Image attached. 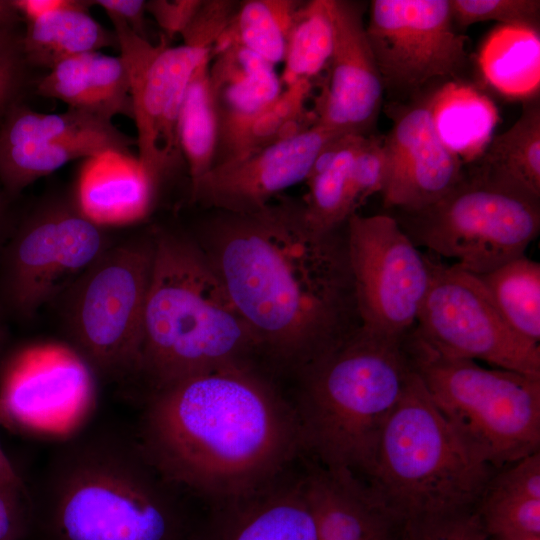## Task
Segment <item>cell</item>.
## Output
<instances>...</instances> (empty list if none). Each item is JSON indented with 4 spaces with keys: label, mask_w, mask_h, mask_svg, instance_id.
I'll return each mask as SVG.
<instances>
[{
    "label": "cell",
    "mask_w": 540,
    "mask_h": 540,
    "mask_svg": "<svg viewBox=\"0 0 540 540\" xmlns=\"http://www.w3.org/2000/svg\"><path fill=\"white\" fill-rule=\"evenodd\" d=\"M397 540H490L475 511L410 520Z\"/></svg>",
    "instance_id": "cell-37"
},
{
    "label": "cell",
    "mask_w": 540,
    "mask_h": 540,
    "mask_svg": "<svg viewBox=\"0 0 540 540\" xmlns=\"http://www.w3.org/2000/svg\"><path fill=\"white\" fill-rule=\"evenodd\" d=\"M210 60L211 54L192 74L178 120L179 145L191 183L213 167L218 143V115L209 79Z\"/></svg>",
    "instance_id": "cell-33"
},
{
    "label": "cell",
    "mask_w": 540,
    "mask_h": 540,
    "mask_svg": "<svg viewBox=\"0 0 540 540\" xmlns=\"http://www.w3.org/2000/svg\"><path fill=\"white\" fill-rule=\"evenodd\" d=\"M0 424L6 426L4 416L0 409ZM0 481H23L0 444Z\"/></svg>",
    "instance_id": "cell-45"
},
{
    "label": "cell",
    "mask_w": 540,
    "mask_h": 540,
    "mask_svg": "<svg viewBox=\"0 0 540 540\" xmlns=\"http://www.w3.org/2000/svg\"><path fill=\"white\" fill-rule=\"evenodd\" d=\"M261 356L296 374L362 324L346 224L311 227L301 207L268 204L217 219L197 242Z\"/></svg>",
    "instance_id": "cell-1"
},
{
    "label": "cell",
    "mask_w": 540,
    "mask_h": 540,
    "mask_svg": "<svg viewBox=\"0 0 540 540\" xmlns=\"http://www.w3.org/2000/svg\"><path fill=\"white\" fill-rule=\"evenodd\" d=\"M75 0H11L19 16L26 23L71 6Z\"/></svg>",
    "instance_id": "cell-44"
},
{
    "label": "cell",
    "mask_w": 540,
    "mask_h": 540,
    "mask_svg": "<svg viewBox=\"0 0 540 540\" xmlns=\"http://www.w3.org/2000/svg\"><path fill=\"white\" fill-rule=\"evenodd\" d=\"M110 245L105 227L88 218L74 196L43 201L7 248L3 287L8 303L22 317H32Z\"/></svg>",
    "instance_id": "cell-10"
},
{
    "label": "cell",
    "mask_w": 540,
    "mask_h": 540,
    "mask_svg": "<svg viewBox=\"0 0 540 540\" xmlns=\"http://www.w3.org/2000/svg\"><path fill=\"white\" fill-rule=\"evenodd\" d=\"M153 235L136 374L148 394L214 370L254 366L258 343L197 242L165 229Z\"/></svg>",
    "instance_id": "cell-4"
},
{
    "label": "cell",
    "mask_w": 540,
    "mask_h": 540,
    "mask_svg": "<svg viewBox=\"0 0 540 540\" xmlns=\"http://www.w3.org/2000/svg\"><path fill=\"white\" fill-rule=\"evenodd\" d=\"M477 276L506 322L539 343L540 263L523 255Z\"/></svg>",
    "instance_id": "cell-35"
},
{
    "label": "cell",
    "mask_w": 540,
    "mask_h": 540,
    "mask_svg": "<svg viewBox=\"0 0 540 540\" xmlns=\"http://www.w3.org/2000/svg\"><path fill=\"white\" fill-rule=\"evenodd\" d=\"M402 340L361 325L296 374L299 390L292 403L308 460L367 475L383 427L413 373Z\"/></svg>",
    "instance_id": "cell-5"
},
{
    "label": "cell",
    "mask_w": 540,
    "mask_h": 540,
    "mask_svg": "<svg viewBox=\"0 0 540 540\" xmlns=\"http://www.w3.org/2000/svg\"><path fill=\"white\" fill-rule=\"evenodd\" d=\"M202 0L146 1V12L151 14L167 39L181 35L187 28Z\"/></svg>",
    "instance_id": "cell-42"
},
{
    "label": "cell",
    "mask_w": 540,
    "mask_h": 540,
    "mask_svg": "<svg viewBox=\"0 0 540 540\" xmlns=\"http://www.w3.org/2000/svg\"><path fill=\"white\" fill-rule=\"evenodd\" d=\"M108 17L129 72L137 158L157 193L183 161L178 140L183 98L192 74L212 49L171 46L163 35L153 45L119 18Z\"/></svg>",
    "instance_id": "cell-12"
},
{
    "label": "cell",
    "mask_w": 540,
    "mask_h": 540,
    "mask_svg": "<svg viewBox=\"0 0 540 540\" xmlns=\"http://www.w3.org/2000/svg\"><path fill=\"white\" fill-rule=\"evenodd\" d=\"M29 499L25 540H192L199 520L135 432L112 428L61 438Z\"/></svg>",
    "instance_id": "cell-3"
},
{
    "label": "cell",
    "mask_w": 540,
    "mask_h": 540,
    "mask_svg": "<svg viewBox=\"0 0 540 540\" xmlns=\"http://www.w3.org/2000/svg\"><path fill=\"white\" fill-rule=\"evenodd\" d=\"M453 22L460 27L497 21L538 29L539 0H449Z\"/></svg>",
    "instance_id": "cell-36"
},
{
    "label": "cell",
    "mask_w": 540,
    "mask_h": 540,
    "mask_svg": "<svg viewBox=\"0 0 540 540\" xmlns=\"http://www.w3.org/2000/svg\"><path fill=\"white\" fill-rule=\"evenodd\" d=\"M21 19L11 0H0V30L14 29L16 23Z\"/></svg>",
    "instance_id": "cell-46"
},
{
    "label": "cell",
    "mask_w": 540,
    "mask_h": 540,
    "mask_svg": "<svg viewBox=\"0 0 540 540\" xmlns=\"http://www.w3.org/2000/svg\"><path fill=\"white\" fill-rule=\"evenodd\" d=\"M386 175L381 191L385 208L424 209L460 180L464 164L439 139L429 98L403 109L383 140Z\"/></svg>",
    "instance_id": "cell-19"
},
{
    "label": "cell",
    "mask_w": 540,
    "mask_h": 540,
    "mask_svg": "<svg viewBox=\"0 0 540 540\" xmlns=\"http://www.w3.org/2000/svg\"><path fill=\"white\" fill-rule=\"evenodd\" d=\"M402 344L436 408L483 461L499 470L540 452V379L444 353L415 326Z\"/></svg>",
    "instance_id": "cell-7"
},
{
    "label": "cell",
    "mask_w": 540,
    "mask_h": 540,
    "mask_svg": "<svg viewBox=\"0 0 540 540\" xmlns=\"http://www.w3.org/2000/svg\"><path fill=\"white\" fill-rule=\"evenodd\" d=\"M429 287L415 330L438 350L540 379V346L503 318L477 275L429 253Z\"/></svg>",
    "instance_id": "cell-11"
},
{
    "label": "cell",
    "mask_w": 540,
    "mask_h": 540,
    "mask_svg": "<svg viewBox=\"0 0 540 540\" xmlns=\"http://www.w3.org/2000/svg\"><path fill=\"white\" fill-rule=\"evenodd\" d=\"M385 175L383 140L365 136L354 156L351 168L352 190L358 208L373 194L381 193Z\"/></svg>",
    "instance_id": "cell-38"
},
{
    "label": "cell",
    "mask_w": 540,
    "mask_h": 540,
    "mask_svg": "<svg viewBox=\"0 0 540 540\" xmlns=\"http://www.w3.org/2000/svg\"><path fill=\"white\" fill-rule=\"evenodd\" d=\"M365 136L344 135L330 143L316 159L308 177V194L301 206L313 228L331 231L342 227L358 209L352 190L351 168Z\"/></svg>",
    "instance_id": "cell-29"
},
{
    "label": "cell",
    "mask_w": 540,
    "mask_h": 540,
    "mask_svg": "<svg viewBox=\"0 0 540 540\" xmlns=\"http://www.w3.org/2000/svg\"><path fill=\"white\" fill-rule=\"evenodd\" d=\"M429 109L439 139L463 164L483 154L498 122L490 98L469 84L450 81L429 98Z\"/></svg>",
    "instance_id": "cell-27"
},
{
    "label": "cell",
    "mask_w": 540,
    "mask_h": 540,
    "mask_svg": "<svg viewBox=\"0 0 540 540\" xmlns=\"http://www.w3.org/2000/svg\"><path fill=\"white\" fill-rule=\"evenodd\" d=\"M473 168L501 183L540 198V105L524 102L520 117L493 136Z\"/></svg>",
    "instance_id": "cell-30"
},
{
    "label": "cell",
    "mask_w": 540,
    "mask_h": 540,
    "mask_svg": "<svg viewBox=\"0 0 540 540\" xmlns=\"http://www.w3.org/2000/svg\"><path fill=\"white\" fill-rule=\"evenodd\" d=\"M334 45L328 81L316 101V123L340 135H364L378 115L383 82L367 38L363 10L332 0Z\"/></svg>",
    "instance_id": "cell-18"
},
{
    "label": "cell",
    "mask_w": 540,
    "mask_h": 540,
    "mask_svg": "<svg viewBox=\"0 0 540 540\" xmlns=\"http://www.w3.org/2000/svg\"><path fill=\"white\" fill-rule=\"evenodd\" d=\"M334 45L332 0H311L298 7L288 35L283 70L284 87L310 81L329 64Z\"/></svg>",
    "instance_id": "cell-34"
},
{
    "label": "cell",
    "mask_w": 540,
    "mask_h": 540,
    "mask_svg": "<svg viewBox=\"0 0 540 540\" xmlns=\"http://www.w3.org/2000/svg\"><path fill=\"white\" fill-rule=\"evenodd\" d=\"M237 5L230 0H202L195 16L180 35L183 44L213 49Z\"/></svg>",
    "instance_id": "cell-39"
},
{
    "label": "cell",
    "mask_w": 540,
    "mask_h": 540,
    "mask_svg": "<svg viewBox=\"0 0 540 540\" xmlns=\"http://www.w3.org/2000/svg\"><path fill=\"white\" fill-rule=\"evenodd\" d=\"M2 365L0 409L6 426L62 438L82 429L94 405L96 379L68 345L29 344Z\"/></svg>",
    "instance_id": "cell-14"
},
{
    "label": "cell",
    "mask_w": 540,
    "mask_h": 540,
    "mask_svg": "<svg viewBox=\"0 0 540 540\" xmlns=\"http://www.w3.org/2000/svg\"><path fill=\"white\" fill-rule=\"evenodd\" d=\"M486 80L499 92L527 97L540 81V37L536 28L501 25L486 38L479 55Z\"/></svg>",
    "instance_id": "cell-31"
},
{
    "label": "cell",
    "mask_w": 540,
    "mask_h": 540,
    "mask_svg": "<svg viewBox=\"0 0 540 540\" xmlns=\"http://www.w3.org/2000/svg\"><path fill=\"white\" fill-rule=\"evenodd\" d=\"M26 60L23 55L21 37L14 29L0 30V116L16 104L24 80Z\"/></svg>",
    "instance_id": "cell-40"
},
{
    "label": "cell",
    "mask_w": 540,
    "mask_h": 540,
    "mask_svg": "<svg viewBox=\"0 0 540 540\" xmlns=\"http://www.w3.org/2000/svg\"><path fill=\"white\" fill-rule=\"evenodd\" d=\"M496 471L462 441L413 371L363 480L400 527L475 511Z\"/></svg>",
    "instance_id": "cell-6"
},
{
    "label": "cell",
    "mask_w": 540,
    "mask_h": 540,
    "mask_svg": "<svg viewBox=\"0 0 540 540\" xmlns=\"http://www.w3.org/2000/svg\"><path fill=\"white\" fill-rule=\"evenodd\" d=\"M1 209H2V195H1V190H0V216H1Z\"/></svg>",
    "instance_id": "cell-48"
},
{
    "label": "cell",
    "mask_w": 540,
    "mask_h": 540,
    "mask_svg": "<svg viewBox=\"0 0 540 540\" xmlns=\"http://www.w3.org/2000/svg\"><path fill=\"white\" fill-rule=\"evenodd\" d=\"M344 136L320 124L240 159L214 165L191 183V198L230 214L256 213L306 180L320 153Z\"/></svg>",
    "instance_id": "cell-17"
},
{
    "label": "cell",
    "mask_w": 540,
    "mask_h": 540,
    "mask_svg": "<svg viewBox=\"0 0 540 540\" xmlns=\"http://www.w3.org/2000/svg\"><path fill=\"white\" fill-rule=\"evenodd\" d=\"M192 540H318L303 471L251 494L206 507Z\"/></svg>",
    "instance_id": "cell-20"
},
{
    "label": "cell",
    "mask_w": 540,
    "mask_h": 540,
    "mask_svg": "<svg viewBox=\"0 0 540 540\" xmlns=\"http://www.w3.org/2000/svg\"><path fill=\"white\" fill-rule=\"evenodd\" d=\"M395 218L416 246L475 274L525 255L540 232V198L475 168L436 203Z\"/></svg>",
    "instance_id": "cell-9"
},
{
    "label": "cell",
    "mask_w": 540,
    "mask_h": 540,
    "mask_svg": "<svg viewBox=\"0 0 540 540\" xmlns=\"http://www.w3.org/2000/svg\"><path fill=\"white\" fill-rule=\"evenodd\" d=\"M301 3L296 0L243 1L237 5L214 47L238 44L273 66L283 63L288 35Z\"/></svg>",
    "instance_id": "cell-32"
},
{
    "label": "cell",
    "mask_w": 540,
    "mask_h": 540,
    "mask_svg": "<svg viewBox=\"0 0 540 540\" xmlns=\"http://www.w3.org/2000/svg\"><path fill=\"white\" fill-rule=\"evenodd\" d=\"M384 86L419 88L454 77L466 64L449 0H373L365 25Z\"/></svg>",
    "instance_id": "cell-15"
},
{
    "label": "cell",
    "mask_w": 540,
    "mask_h": 540,
    "mask_svg": "<svg viewBox=\"0 0 540 540\" xmlns=\"http://www.w3.org/2000/svg\"><path fill=\"white\" fill-rule=\"evenodd\" d=\"M209 79L219 128L249 118L284 89L275 66L238 44L212 49Z\"/></svg>",
    "instance_id": "cell-24"
},
{
    "label": "cell",
    "mask_w": 540,
    "mask_h": 540,
    "mask_svg": "<svg viewBox=\"0 0 540 540\" xmlns=\"http://www.w3.org/2000/svg\"><path fill=\"white\" fill-rule=\"evenodd\" d=\"M36 91L105 119L133 117L129 72L120 55L92 51L64 59L38 80Z\"/></svg>",
    "instance_id": "cell-23"
},
{
    "label": "cell",
    "mask_w": 540,
    "mask_h": 540,
    "mask_svg": "<svg viewBox=\"0 0 540 540\" xmlns=\"http://www.w3.org/2000/svg\"><path fill=\"white\" fill-rule=\"evenodd\" d=\"M346 238L362 326L404 336L416 325L429 287L428 255L389 215L353 214Z\"/></svg>",
    "instance_id": "cell-13"
},
{
    "label": "cell",
    "mask_w": 540,
    "mask_h": 540,
    "mask_svg": "<svg viewBox=\"0 0 540 540\" xmlns=\"http://www.w3.org/2000/svg\"><path fill=\"white\" fill-rule=\"evenodd\" d=\"M154 250L153 232L111 244L60 293L65 344L96 381L137 374Z\"/></svg>",
    "instance_id": "cell-8"
},
{
    "label": "cell",
    "mask_w": 540,
    "mask_h": 540,
    "mask_svg": "<svg viewBox=\"0 0 540 540\" xmlns=\"http://www.w3.org/2000/svg\"><path fill=\"white\" fill-rule=\"evenodd\" d=\"M29 520V491L24 482L0 481V540H25Z\"/></svg>",
    "instance_id": "cell-41"
},
{
    "label": "cell",
    "mask_w": 540,
    "mask_h": 540,
    "mask_svg": "<svg viewBox=\"0 0 540 540\" xmlns=\"http://www.w3.org/2000/svg\"><path fill=\"white\" fill-rule=\"evenodd\" d=\"M311 90L312 82H296L249 118L220 127L214 165L240 159L315 125L314 112L306 108Z\"/></svg>",
    "instance_id": "cell-26"
},
{
    "label": "cell",
    "mask_w": 540,
    "mask_h": 540,
    "mask_svg": "<svg viewBox=\"0 0 540 540\" xmlns=\"http://www.w3.org/2000/svg\"><path fill=\"white\" fill-rule=\"evenodd\" d=\"M476 512L490 540L540 538V452L497 470Z\"/></svg>",
    "instance_id": "cell-25"
},
{
    "label": "cell",
    "mask_w": 540,
    "mask_h": 540,
    "mask_svg": "<svg viewBox=\"0 0 540 540\" xmlns=\"http://www.w3.org/2000/svg\"><path fill=\"white\" fill-rule=\"evenodd\" d=\"M156 194L136 156L107 151L85 160L74 197L88 218L105 227L141 220Z\"/></svg>",
    "instance_id": "cell-22"
},
{
    "label": "cell",
    "mask_w": 540,
    "mask_h": 540,
    "mask_svg": "<svg viewBox=\"0 0 540 540\" xmlns=\"http://www.w3.org/2000/svg\"><path fill=\"white\" fill-rule=\"evenodd\" d=\"M108 16L122 20L135 34L148 40L146 35V1L144 0H94Z\"/></svg>",
    "instance_id": "cell-43"
},
{
    "label": "cell",
    "mask_w": 540,
    "mask_h": 540,
    "mask_svg": "<svg viewBox=\"0 0 540 540\" xmlns=\"http://www.w3.org/2000/svg\"><path fill=\"white\" fill-rule=\"evenodd\" d=\"M135 435L154 466L206 507L268 486L305 457L293 403L255 366L149 393Z\"/></svg>",
    "instance_id": "cell-2"
},
{
    "label": "cell",
    "mask_w": 540,
    "mask_h": 540,
    "mask_svg": "<svg viewBox=\"0 0 540 540\" xmlns=\"http://www.w3.org/2000/svg\"><path fill=\"white\" fill-rule=\"evenodd\" d=\"M6 343H7V330L3 322V319L0 315V363L2 362L3 357H4Z\"/></svg>",
    "instance_id": "cell-47"
},
{
    "label": "cell",
    "mask_w": 540,
    "mask_h": 540,
    "mask_svg": "<svg viewBox=\"0 0 540 540\" xmlns=\"http://www.w3.org/2000/svg\"><path fill=\"white\" fill-rule=\"evenodd\" d=\"M305 463L318 540H397L399 524L362 478L308 459Z\"/></svg>",
    "instance_id": "cell-21"
},
{
    "label": "cell",
    "mask_w": 540,
    "mask_h": 540,
    "mask_svg": "<svg viewBox=\"0 0 540 540\" xmlns=\"http://www.w3.org/2000/svg\"><path fill=\"white\" fill-rule=\"evenodd\" d=\"M135 144L112 120L86 111L41 113L15 105L0 127V183L19 193L72 160L107 151L131 153Z\"/></svg>",
    "instance_id": "cell-16"
},
{
    "label": "cell",
    "mask_w": 540,
    "mask_h": 540,
    "mask_svg": "<svg viewBox=\"0 0 540 540\" xmlns=\"http://www.w3.org/2000/svg\"><path fill=\"white\" fill-rule=\"evenodd\" d=\"M92 1L75 2L62 10L28 22L21 45L27 64L48 68L69 57L117 44L115 33L90 14Z\"/></svg>",
    "instance_id": "cell-28"
}]
</instances>
